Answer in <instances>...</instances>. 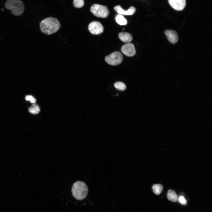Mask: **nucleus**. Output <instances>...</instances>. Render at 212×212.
Returning <instances> with one entry per match:
<instances>
[{"label":"nucleus","mask_w":212,"mask_h":212,"mask_svg":"<svg viewBox=\"0 0 212 212\" xmlns=\"http://www.w3.org/2000/svg\"><path fill=\"white\" fill-rule=\"evenodd\" d=\"M177 201L182 205H185L187 203V200L182 196H180L178 197Z\"/></svg>","instance_id":"nucleus-18"},{"label":"nucleus","mask_w":212,"mask_h":212,"mask_svg":"<svg viewBox=\"0 0 212 212\" xmlns=\"http://www.w3.org/2000/svg\"><path fill=\"white\" fill-rule=\"evenodd\" d=\"M88 29L90 32L94 35H98L102 33L104 27L102 24L97 21H93L89 24Z\"/></svg>","instance_id":"nucleus-6"},{"label":"nucleus","mask_w":212,"mask_h":212,"mask_svg":"<svg viewBox=\"0 0 212 212\" xmlns=\"http://www.w3.org/2000/svg\"><path fill=\"white\" fill-rule=\"evenodd\" d=\"M115 19L116 22L120 25H125L127 23V20L122 15L120 14H119L116 16Z\"/></svg>","instance_id":"nucleus-13"},{"label":"nucleus","mask_w":212,"mask_h":212,"mask_svg":"<svg viewBox=\"0 0 212 212\" xmlns=\"http://www.w3.org/2000/svg\"><path fill=\"white\" fill-rule=\"evenodd\" d=\"M25 100L26 101H30L32 103H34L36 102V99L31 95H26L25 97Z\"/></svg>","instance_id":"nucleus-19"},{"label":"nucleus","mask_w":212,"mask_h":212,"mask_svg":"<svg viewBox=\"0 0 212 212\" xmlns=\"http://www.w3.org/2000/svg\"><path fill=\"white\" fill-rule=\"evenodd\" d=\"M90 10L94 15L100 18H106L109 14L106 6L97 4H93L91 7Z\"/></svg>","instance_id":"nucleus-4"},{"label":"nucleus","mask_w":212,"mask_h":212,"mask_svg":"<svg viewBox=\"0 0 212 212\" xmlns=\"http://www.w3.org/2000/svg\"><path fill=\"white\" fill-rule=\"evenodd\" d=\"M114 10L119 14L126 15H133L136 11V8L134 6L130 7L127 10H125L120 5H117L114 8Z\"/></svg>","instance_id":"nucleus-10"},{"label":"nucleus","mask_w":212,"mask_h":212,"mask_svg":"<svg viewBox=\"0 0 212 212\" xmlns=\"http://www.w3.org/2000/svg\"><path fill=\"white\" fill-rule=\"evenodd\" d=\"M120 40L124 42H129L132 39V37L130 33L125 32H121L118 34Z\"/></svg>","instance_id":"nucleus-11"},{"label":"nucleus","mask_w":212,"mask_h":212,"mask_svg":"<svg viewBox=\"0 0 212 212\" xmlns=\"http://www.w3.org/2000/svg\"><path fill=\"white\" fill-rule=\"evenodd\" d=\"M72 192L73 197L76 199L81 200L85 199L88 193V188L86 184L81 181H77L73 185Z\"/></svg>","instance_id":"nucleus-3"},{"label":"nucleus","mask_w":212,"mask_h":212,"mask_svg":"<svg viewBox=\"0 0 212 212\" xmlns=\"http://www.w3.org/2000/svg\"><path fill=\"white\" fill-rule=\"evenodd\" d=\"M122 52L126 56L132 57L136 53V50L134 45L131 43L124 44L121 49Z\"/></svg>","instance_id":"nucleus-7"},{"label":"nucleus","mask_w":212,"mask_h":212,"mask_svg":"<svg viewBox=\"0 0 212 212\" xmlns=\"http://www.w3.org/2000/svg\"><path fill=\"white\" fill-rule=\"evenodd\" d=\"M152 189L155 194L158 195L162 192L163 187L160 184H155L152 186Z\"/></svg>","instance_id":"nucleus-14"},{"label":"nucleus","mask_w":212,"mask_h":212,"mask_svg":"<svg viewBox=\"0 0 212 212\" xmlns=\"http://www.w3.org/2000/svg\"><path fill=\"white\" fill-rule=\"evenodd\" d=\"M28 111L31 113L36 114L39 112L40 110L39 106L34 103L28 108Z\"/></svg>","instance_id":"nucleus-15"},{"label":"nucleus","mask_w":212,"mask_h":212,"mask_svg":"<svg viewBox=\"0 0 212 212\" xmlns=\"http://www.w3.org/2000/svg\"><path fill=\"white\" fill-rule=\"evenodd\" d=\"M165 34L169 41L172 44H175L178 41V37L177 32L173 30H166Z\"/></svg>","instance_id":"nucleus-9"},{"label":"nucleus","mask_w":212,"mask_h":212,"mask_svg":"<svg viewBox=\"0 0 212 212\" xmlns=\"http://www.w3.org/2000/svg\"><path fill=\"white\" fill-rule=\"evenodd\" d=\"M84 4V1L83 0H73V5L76 8H81Z\"/></svg>","instance_id":"nucleus-17"},{"label":"nucleus","mask_w":212,"mask_h":212,"mask_svg":"<svg viewBox=\"0 0 212 212\" xmlns=\"http://www.w3.org/2000/svg\"><path fill=\"white\" fill-rule=\"evenodd\" d=\"M123 57L119 52L115 51L106 56L105 58L106 62L108 64L113 66L120 64L122 62Z\"/></svg>","instance_id":"nucleus-5"},{"label":"nucleus","mask_w":212,"mask_h":212,"mask_svg":"<svg viewBox=\"0 0 212 212\" xmlns=\"http://www.w3.org/2000/svg\"><path fill=\"white\" fill-rule=\"evenodd\" d=\"M167 197L170 201L175 202L177 201L178 196L175 192L172 190H169L167 193Z\"/></svg>","instance_id":"nucleus-12"},{"label":"nucleus","mask_w":212,"mask_h":212,"mask_svg":"<svg viewBox=\"0 0 212 212\" xmlns=\"http://www.w3.org/2000/svg\"><path fill=\"white\" fill-rule=\"evenodd\" d=\"M171 6L177 11H181L185 8L186 1V0H168Z\"/></svg>","instance_id":"nucleus-8"},{"label":"nucleus","mask_w":212,"mask_h":212,"mask_svg":"<svg viewBox=\"0 0 212 212\" xmlns=\"http://www.w3.org/2000/svg\"><path fill=\"white\" fill-rule=\"evenodd\" d=\"M114 85L117 89L119 90L123 91L126 88V86L125 84L123 82H115Z\"/></svg>","instance_id":"nucleus-16"},{"label":"nucleus","mask_w":212,"mask_h":212,"mask_svg":"<svg viewBox=\"0 0 212 212\" xmlns=\"http://www.w3.org/2000/svg\"><path fill=\"white\" fill-rule=\"evenodd\" d=\"M60 25V23L57 19L51 17L43 19L39 24L42 32L47 35L51 34L57 32Z\"/></svg>","instance_id":"nucleus-1"},{"label":"nucleus","mask_w":212,"mask_h":212,"mask_svg":"<svg viewBox=\"0 0 212 212\" xmlns=\"http://www.w3.org/2000/svg\"><path fill=\"white\" fill-rule=\"evenodd\" d=\"M5 8L11 10V14L15 16L21 15L24 10V6L21 0H6L4 4Z\"/></svg>","instance_id":"nucleus-2"}]
</instances>
